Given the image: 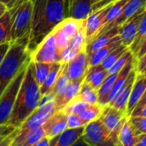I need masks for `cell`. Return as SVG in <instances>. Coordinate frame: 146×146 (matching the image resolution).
Returning a JSON list of instances; mask_svg holds the SVG:
<instances>
[{"label": "cell", "mask_w": 146, "mask_h": 146, "mask_svg": "<svg viewBox=\"0 0 146 146\" xmlns=\"http://www.w3.org/2000/svg\"><path fill=\"white\" fill-rule=\"evenodd\" d=\"M41 94L39 86L35 80L33 62L28 63L25 76L19 89L11 115L7 125L19 127L26 119L39 106Z\"/></svg>", "instance_id": "obj_1"}, {"label": "cell", "mask_w": 146, "mask_h": 146, "mask_svg": "<svg viewBox=\"0 0 146 146\" xmlns=\"http://www.w3.org/2000/svg\"><path fill=\"white\" fill-rule=\"evenodd\" d=\"M27 38L19 39L12 43L0 64V96L21 69L31 61V55L27 50Z\"/></svg>", "instance_id": "obj_2"}, {"label": "cell", "mask_w": 146, "mask_h": 146, "mask_svg": "<svg viewBox=\"0 0 146 146\" xmlns=\"http://www.w3.org/2000/svg\"><path fill=\"white\" fill-rule=\"evenodd\" d=\"M11 14V42L16 40L29 38L32 17L33 3L31 0H22L13 9H9Z\"/></svg>", "instance_id": "obj_3"}, {"label": "cell", "mask_w": 146, "mask_h": 146, "mask_svg": "<svg viewBox=\"0 0 146 146\" xmlns=\"http://www.w3.org/2000/svg\"><path fill=\"white\" fill-rule=\"evenodd\" d=\"M56 112L55 99L39 105L19 127V132L10 146H20L25 137L32 131L41 127Z\"/></svg>", "instance_id": "obj_4"}, {"label": "cell", "mask_w": 146, "mask_h": 146, "mask_svg": "<svg viewBox=\"0 0 146 146\" xmlns=\"http://www.w3.org/2000/svg\"><path fill=\"white\" fill-rule=\"evenodd\" d=\"M81 139L85 144L92 146L120 145L119 140L114 137L100 118L89 122L85 127Z\"/></svg>", "instance_id": "obj_5"}, {"label": "cell", "mask_w": 146, "mask_h": 146, "mask_svg": "<svg viewBox=\"0 0 146 146\" xmlns=\"http://www.w3.org/2000/svg\"><path fill=\"white\" fill-rule=\"evenodd\" d=\"M28 62L15 77L12 82L7 86L4 92L0 96V124H6L11 115L19 89L22 83L23 78L26 74Z\"/></svg>", "instance_id": "obj_6"}, {"label": "cell", "mask_w": 146, "mask_h": 146, "mask_svg": "<svg viewBox=\"0 0 146 146\" xmlns=\"http://www.w3.org/2000/svg\"><path fill=\"white\" fill-rule=\"evenodd\" d=\"M33 3V17L31 32L27 43V50L30 55L42 42L41 31L44 19L47 0H31Z\"/></svg>", "instance_id": "obj_7"}, {"label": "cell", "mask_w": 146, "mask_h": 146, "mask_svg": "<svg viewBox=\"0 0 146 146\" xmlns=\"http://www.w3.org/2000/svg\"><path fill=\"white\" fill-rule=\"evenodd\" d=\"M61 53L62 51L56 46L54 33L51 32L31 54V60L48 63L61 62Z\"/></svg>", "instance_id": "obj_8"}, {"label": "cell", "mask_w": 146, "mask_h": 146, "mask_svg": "<svg viewBox=\"0 0 146 146\" xmlns=\"http://www.w3.org/2000/svg\"><path fill=\"white\" fill-rule=\"evenodd\" d=\"M128 117L129 115L126 111H122L113 106L107 105L100 117V120L119 140L120 130Z\"/></svg>", "instance_id": "obj_9"}, {"label": "cell", "mask_w": 146, "mask_h": 146, "mask_svg": "<svg viewBox=\"0 0 146 146\" xmlns=\"http://www.w3.org/2000/svg\"><path fill=\"white\" fill-rule=\"evenodd\" d=\"M114 3L115 2L92 12L90 15L85 20V31H86L87 44L91 40H92L98 35L99 31L103 28L106 15Z\"/></svg>", "instance_id": "obj_10"}, {"label": "cell", "mask_w": 146, "mask_h": 146, "mask_svg": "<svg viewBox=\"0 0 146 146\" xmlns=\"http://www.w3.org/2000/svg\"><path fill=\"white\" fill-rule=\"evenodd\" d=\"M89 68V58L86 49L80 51L72 60L65 63L64 70L70 80L85 77Z\"/></svg>", "instance_id": "obj_11"}, {"label": "cell", "mask_w": 146, "mask_h": 146, "mask_svg": "<svg viewBox=\"0 0 146 146\" xmlns=\"http://www.w3.org/2000/svg\"><path fill=\"white\" fill-rule=\"evenodd\" d=\"M145 9L146 0H129L127 3V4L124 6L121 15L117 17V19L115 21H113L110 25H109L108 27L100 30L99 33H98V35L105 33L106 31L111 29L114 27H121L124 22H126L132 16H133L134 15H136L139 12H142Z\"/></svg>", "instance_id": "obj_12"}, {"label": "cell", "mask_w": 146, "mask_h": 146, "mask_svg": "<svg viewBox=\"0 0 146 146\" xmlns=\"http://www.w3.org/2000/svg\"><path fill=\"white\" fill-rule=\"evenodd\" d=\"M42 127L45 136L52 139L68 128V115L62 110L56 111L44 121Z\"/></svg>", "instance_id": "obj_13"}, {"label": "cell", "mask_w": 146, "mask_h": 146, "mask_svg": "<svg viewBox=\"0 0 146 146\" xmlns=\"http://www.w3.org/2000/svg\"><path fill=\"white\" fill-rule=\"evenodd\" d=\"M144 13L145 10L134 15L120 27L119 36L121 38V43L124 45L129 47L131 44L133 42L138 32L140 21L144 15Z\"/></svg>", "instance_id": "obj_14"}, {"label": "cell", "mask_w": 146, "mask_h": 146, "mask_svg": "<svg viewBox=\"0 0 146 146\" xmlns=\"http://www.w3.org/2000/svg\"><path fill=\"white\" fill-rule=\"evenodd\" d=\"M137 74H138V70H137V67H135L131 71L129 76L127 77L123 87L120 91L117 97L109 105L113 106V107H115V108H116V109H118L120 110L127 112L128 100H129V98H130V95H131V92H132V89H133V83H134V80L136 79Z\"/></svg>", "instance_id": "obj_15"}, {"label": "cell", "mask_w": 146, "mask_h": 146, "mask_svg": "<svg viewBox=\"0 0 146 146\" xmlns=\"http://www.w3.org/2000/svg\"><path fill=\"white\" fill-rule=\"evenodd\" d=\"M85 127L66 128L50 139V146H71L75 145L84 134Z\"/></svg>", "instance_id": "obj_16"}, {"label": "cell", "mask_w": 146, "mask_h": 146, "mask_svg": "<svg viewBox=\"0 0 146 146\" xmlns=\"http://www.w3.org/2000/svg\"><path fill=\"white\" fill-rule=\"evenodd\" d=\"M146 90V74L138 73L133 83V86L131 92V95L128 100L127 112L130 116L133 110L137 106L139 101L144 95Z\"/></svg>", "instance_id": "obj_17"}, {"label": "cell", "mask_w": 146, "mask_h": 146, "mask_svg": "<svg viewBox=\"0 0 146 146\" xmlns=\"http://www.w3.org/2000/svg\"><path fill=\"white\" fill-rule=\"evenodd\" d=\"M119 32H120V27H114L111 29L106 31L105 33H101L97 37H95L92 41H90L86 44V50L87 55L88 56L91 55L94 51L98 50L101 47L110 43L113 38H115L116 36L119 35Z\"/></svg>", "instance_id": "obj_18"}, {"label": "cell", "mask_w": 146, "mask_h": 146, "mask_svg": "<svg viewBox=\"0 0 146 146\" xmlns=\"http://www.w3.org/2000/svg\"><path fill=\"white\" fill-rule=\"evenodd\" d=\"M121 44H122V43H121V38L118 35L115 38H113L110 43H108L104 46L101 47L100 49H98V50L94 51L93 53H92L91 55L88 56V58H89V67L100 64L103 62V60L111 51H113L114 50H115L116 48H118Z\"/></svg>", "instance_id": "obj_19"}, {"label": "cell", "mask_w": 146, "mask_h": 146, "mask_svg": "<svg viewBox=\"0 0 146 146\" xmlns=\"http://www.w3.org/2000/svg\"><path fill=\"white\" fill-rule=\"evenodd\" d=\"M108 75L109 71L106 70L101 64H98L95 66L89 67L84 80L94 89L98 91V89L100 88Z\"/></svg>", "instance_id": "obj_20"}, {"label": "cell", "mask_w": 146, "mask_h": 146, "mask_svg": "<svg viewBox=\"0 0 146 146\" xmlns=\"http://www.w3.org/2000/svg\"><path fill=\"white\" fill-rule=\"evenodd\" d=\"M92 0H74L68 9L67 17L86 20L92 13Z\"/></svg>", "instance_id": "obj_21"}, {"label": "cell", "mask_w": 146, "mask_h": 146, "mask_svg": "<svg viewBox=\"0 0 146 146\" xmlns=\"http://www.w3.org/2000/svg\"><path fill=\"white\" fill-rule=\"evenodd\" d=\"M84 80H85V77H82L78 80L70 81L63 96L57 101H55L56 102V111L62 110L70 101H72L78 95L80 88L81 84L84 81Z\"/></svg>", "instance_id": "obj_22"}, {"label": "cell", "mask_w": 146, "mask_h": 146, "mask_svg": "<svg viewBox=\"0 0 146 146\" xmlns=\"http://www.w3.org/2000/svg\"><path fill=\"white\" fill-rule=\"evenodd\" d=\"M139 134L131 124L129 117L122 125L119 133V143L121 146H137Z\"/></svg>", "instance_id": "obj_23"}, {"label": "cell", "mask_w": 146, "mask_h": 146, "mask_svg": "<svg viewBox=\"0 0 146 146\" xmlns=\"http://www.w3.org/2000/svg\"><path fill=\"white\" fill-rule=\"evenodd\" d=\"M119 73V72H118ZM118 73H113L109 74V75L106 77L104 81L103 82L102 86L98 89V104L107 106L110 104V96L113 88V86L115 84V81L116 80V77L118 75Z\"/></svg>", "instance_id": "obj_24"}, {"label": "cell", "mask_w": 146, "mask_h": 146, "mask_svg": "<svg viewBox=\"0 0 146 146\" xmlns=\"http://www.w3.org/2000/svg\"><path fill=\"white\" fill-rule=\"evenodd\" d=\"M62 62H54L53 63L49 74L47 75V77L44 80V81L43 82V84L39 86L41 97L51 92V91L56 82V80H57L60 71L62 69Z\"/></svg>", "instance_id": "obj_25"}, {"label": "cell", "mask_w": 146, "mask_h": 146, "mask_svg": "<svg viewBox=\"0 0 146 146\" xmlns=\"http://www.w3.org/2000/svg\"><path fill=\"white\" fill-rule=\"evenodd\" d=\"M64 67H65V63H62V69L58 75V78L56 80V82L51 91V93L54 95L55 101H57L63 96V94L65 93V92L71 81L64 70Z\"/></svg>", "instance_id": "obj_26"}, {"label": "cell", "mask_w": 146, "mask_h": 146, "mask_svg": "<svg viewBox=\"0 0 146 146\" xmlns=\"http://www.w3.org/2000/svg\"><path fill=\"white\" fill-rule=\"evenodd\" d=\"M78 99L85 101L88 104H98V90L94 89L89 84H87L85 80L82 82L81 86L80 88L78 95L75 97Z\"/></svg>", "instance_id": "obj_27"}, {"label": "cell", "mask_w": 146, "mask_h": 146, "mask_svg": "<svg viewBox=\"0 0 146 146\" xmlns=\"http://www.w3.org/2000/svg\"><path fill=\"white\" fill-rule=\"evenodd\" d=\"M11 14L7 10L0 17V44L11 42Z\"/></svg>", "instance_id": "obj_28"}, {"label": "cell", "mask_w": 146, "mask_h": 146, "mask_svg": "<svg viewBox=\"0 0 146 146\" xmlns=\"http://www.w3.org/2000/svg\"><path fill=\"white\" fill-rule=\"evenodd\" d=\"M57 26L71 38L85 27V20H77L72 17H66Z\"/></svg>", "instance_id": "obj_29"}, {"label": "cell", "mask_w": 146, "mask_h": 146, "mask_svg": "<svg viewBox=\"0 0 146 146\" xmlns=\"http://www.w3.org/2000/svg\"><path fill=\"white\" fill-rule=\"evenodd\" d=\"M106 106H104L100 104H94L88 106L86 109L82 110L79 116L81 117L83 120H85L86 122H91L92 121H95L97 119H99L104 110Z\"/></svg>", "instance_id": "obj_30"}, {"label": "cell", "mask_w": 146, "mask_h": 146, "mask_svg": "<svg viewBox=\"0 0 146 146\" xmlns=\"http://www.w3.org/2000/svg\"><path fill=\"white\" fill-rule=\"evenodd\" d=\"M33 62V61H32ZM33 62V74L34 78L38 85L40 86L44 80L46 79L47 75L49 74L53 63L48 62Z\"/></svg>", "instance_id": "obj_31"}, {"label": "cell", "mask_w": 146, "mask_h": 146, "mask_svg": "<svg viewBox=\"0 0 146 146\" xmlns=\"http://www.w3.org/2000/svg\"><path fill=\"white\" fill-rule=\"evenodd\" d=\"M129 49L128 46L124 45L123 44L121 45H120L118 48H116L115 50H114L113 51H111L104 60L103 62L100 63L106 70H110V68L116 62V61Z\"/></svg>", "instance_id": "obj_32"}, {"label": "cell", "mask_w": 146, "mask_h": 146, "mask_svg": "<svg viewBox=\"0 0 146 146\" xmlns=\"http://www.w3.org/2000/svg\"><path fill=\"white\" fill-rule=\"evenodd\" d=\"M128 1L129 0H117V1L115 2V3L111 6V8L110 9V10H109V12H108V14L106 15L104 25L103 28L108 27L109 25H110L113 21H115L117 19V17L121 15L124 6L127 4V3Z\"/></svg>", "instance_id": "obj_33"}, {"label": "cell", "mask_w": 146, "mask_h": 146, "mask_svg": "<svg viewBox=\"0 0 146 146\" xmlns=\"http://www.w3.org/2000/svg\"><path fill=\"white\" fill-rule=\"evenodd\" d=\"M86 44H87V41H86V35L84 27L80 31H78L74 36L70 38L68 47L80 52L86 48Z\"/></svg>", "instance_id": "obj_34"}, {"label": "cell", "mask_w": 146, "mask_h": 146, "mask_svg": "<svg viewBox=\"0 0 146 146\" xmlns=\"http://www.w3.org/2000/svg\"><path fill=\"white\" fill-rule=\"evenodd\" d=\"M146 35V9L145 10L144 15L140 21L139 28H138V32L136 34V37L133 40V42L131 44V45L129 46L130 50L133 52V54L134 56L137 55L139 50V44L141 43V41L143 40V38H145Z\"/></svg>", "instance_id": "obj_35"}, {"label": "cell", "mask_w": 146, "mask_h": 146, "mask_svg": "<svg viewBox=\"0 0 146 146\" xmlns=\"http://www.w3.org/2000/svg\"><path fill=\"white\" fill-rule=\"evenodd\" d=\"M45 136L43 127H39L34 130H32L21 143L20 146H36L37 143Z\"/></svg>", "instance_id": "obj_36"}, {"label": "cell", "mask_w": 146, "mask_h": 146, "mask_svg": "<svg viewBox=\"0 0 146 146\" xmlns=\"http://www.w3.org/2000/svg\"><path fill=\"white\" fill-rule=\"evenodd\" d=\"M90 105H91V104H88L85 101H82L80 99L74 98L62 110L67 115H70V114L79 115L82 110H84Z\"/></svg>", "instance_id": "obj_37"}, {"label": "cell", "mask_w": 146, "mask_h": 146, "mask_svg": "<svg viewBox=\"0 0 146 146\" xmlns=\"http://www.w3.org/2000/svg\"><path fill=\"white\" fill-rule=\"evenodd\" d=\"M52 33H54V36H55L56 46L58 47V49L61 51H62L65 48H67L68 46L70 37L62 29H61L58 26H56L52 30Z\"/></svg>", "instance_id": "obj_38"}, {"label": "cell", "mask_w": 146, "mask_h": 146, "mask_svg": "<svg viewBox=\"0 0 146 146\" xmlns=\"http://www.w3.org/2000/svg\"><path fill=\"white\" fill-rule=\"evenodd\" d=\"M133 56H134L133 54V52L130 50V49H128L117 61H116V62L110 68V70H109V74H113V73H118V72H120L122 68H123V67L127 64V62L130 60V58Z\"/></svg>", "instance_id": "obj_39"}, {"label": "cell", "mask_w": 146, "mask_h": 146, "mask_svg": "<svg viewBox=\"0 0 146 146\" xmlns=\"http://www.w3.org/2000/svg\"><path fill=\"white\" fill-rule=\"evenodd\" d=\"M129 121L138 134L146 133V117L130 115Z\"/></svg>", "instance_id": "obj_40"}, {"label": "cell", "mask_w": 146, "mask_h": 146, "mask_svg": "<svg viewBox=\"0 0 146 146\" xmlns=\"http://www.w3.org/2000/svg\"><path fill=\"white\" fill-rule=\"evenodd\" d=\"M88 124L85 120L79 116V115L70 114L68 115V127H86Z\"/></svg>", "instance_id": "obj_41"}, {"label": "cell", "mask_w": 146, "mask_h": 146, "mask_svg": "<svg viewBox=\"0 0 146 146\" xmlns=\"http://www.w3.org/2000/svg\"><path fill=\"white\" fill-rule=\"evenodd\" d=\"M79 52L71 49L70 47L65 48L61 53V62L62 63H68L70 60H72Z\"/></svg>", "instance_id": "obj_42"}, {"label": "cell", "mask_w": 146, "mask_h": 146, "mask_svg": "<svg viewBox=\"0 0 146 146\" xmlns=\"http://www.w3.org/2000/svg\"><path fill=\"white\" fill-rule=\"evenodd\" d=\"M146 68V52L139 59H137L138 73H144Z\"/></svg>", "instance_id": "obj_43"}, {"label": "cell", "mask_w": 146, "mask_h": 146, "mask_svg": "<svg viewBox=\"0 0 146 146\" xmlns=\"http://www.w3.org/2000/svg\"><path fill=\"white\" fill-rule=\"evenodd\" d=\"M12 43H3V44H0V64L2 63V62L3 61L10 45H11Z\"/></svg>", "instance_id": "obj_44"}, {"label": "cell", "mask_w": 146, "mask_h": 146, "mask_svg": "<svg viewBox=\"0 0 146 146\" xmlns=\"http://www.w3.org/2000/svg\"><path fill=\"white\" fill-rule=\"evenodd\" d=\"M130 115H135V116H143L146 117V104L139 106V107H136L133 112L131 113Z\"/></svg>", "instance_id": "obj_45"}, {"label": "cell", "mask_w": 146, "mask_h": 146, "mask_svg": "<svg viewBox=\"0 0 146 146\" xmlns=\"http://www.w3.org/2000/svg\"><path fill=\"white\" fill-rule=\"evenodd\" d=\"M146 52V35L145 36V38H143V40L141 41L140 44H139V50L137 53V55L135 56V57L137 59L140 58Z\"/></svg>", "instance_id": "obj_46"}, {"label": "cell", "mask_w": 146, "mask_h": 146, "mask_svg": "<svg viewBox=\"0 0 146 146\" xmlns=\"http://www.w3.org/2000/svg\"><path fill=\"white\" fill-rule=\"evenodd\" d=\"M21 1H22V0H0V3H3L6 6L7 9L9 10V9H13Z\"/></svg>", "instance_id": "obj_47"}, {"label": "cell", "mask_w": 146, "mask_h": 146, "mask_svg": "<svg viewBox=\"0 0 146 146\" xmlns=\"http://www.w3.org/2000/svg\"><path fill=\"white\" fill-rule=\"evenodd\" d=\"M16 127L13 126H9L7 124H0V134L4 133H12Z\"/></svg>", "instance_id": "obj_48"}, {"label": "cell", "mask_w": 146, "mask_h": 146, "mask_svg": "<svg viewBox=\"0 0 146 146\" xmlns=\"http://www.w3.org/2000/svg\"><path fill=\"white\" fill-rule=\"evenodd\" d=\"M50 139H51L48 138L47 136H44L43 139H41L37 143L36 146H50Z\"/></svg>", "instance_id": "obj_49"}, {"label": "cell", "mask_w": 146, "mask_h": 146, "mask_svg": "<svg viewBox=\"0 0 146 146\" xmlns=\"http://www.w3.org/2000/svg\"><path fill=\"white\" fill-rule=\"evenodd\" d=\"M137 146H146V133L139 134Z\"/></svg>", "instance_id": "obj_50"}, {"label": "cell", "mask_w": 146, "mask_h": 146, "mask_svg": "<svg viewBox=\"0 0 146 146\" xmlns=\"http://www.w3.org/2000/svg\"><path fill=\"white\" fill-rule=\"evenodd\" d=\"M145 104H146V90L145 92V93H144V95L142 96V98L139 101V103H138L136 107H139V106H142V105H145Z\"/></svg>", "instance_id": "obj_51"}, {"label": "cell", "mask_w": 146, "mask_h": 146, "mask_svg": "<svg viewBox=\"0 0 146 146\" xmlns=\"http://www.w3.org/2000/svg\"><path fill=\"white\" fill-rule=\"evenodd\" d=\"M8 9H7V8H6V6L3 4V3H0V17L7 11Z\"/></svg>", "instance_id": "obj_52"}, {"label": "cell", "mask_w": 146, "mask_h": 146, "mask_svg": "<svg viewBox=\"0 0 146 146\" xmlns=\"http://www.w3.org/2000/svg\"><path fill=\"white\" fill-rule=\"evenodd\" d=\"M66 2H67V6H68V9H69L70 5L72 4V3L74 2V0H66Z\"/></svg>", "instance_id": "obj_53"}, {"label": "cell", "mask_w": 146, "mask_h": 146, "mask_svg": "<svg viewBox=\"0 0 146 146\" xmlns=\"http://www.w3.org/2000/svg\"><path fill=\"white\" fill-rule=\"evenodd\" d=\"M99 1H101V0H92V4H94V3H98Z\"/></svg>", "instance_id": "obj_54"}, {"label": "cell", "mask_w": 146, "mask_h": 146, "mask_svg": "<svg viewBox=\"0 0 146 146\" xmlns=\"http://www.w3.org/2000/svg\"><path fill=\"white\" fill-rule=\"evenodd\" d=\"M142 74H146V68L145 69V71H144V73H142Z\"/></svg>", "instance_id": "obj_55"}]
</instances>
